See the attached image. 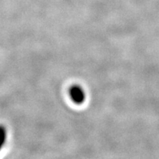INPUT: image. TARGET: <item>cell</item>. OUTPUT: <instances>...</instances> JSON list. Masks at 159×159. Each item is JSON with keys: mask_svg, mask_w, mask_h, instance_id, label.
I'll return each mask as SVG.
<instances>
[{"mask_svg": "<svg viewBox=\"0 0 159 159\" xmlns=\"http://www.w3.org/2000/svg\"><path fill=\"white\" fill-rule=\"evenodd\" d=\"M69 96L71 100L76 104H82L85 101V91L79 85H73L69 89Z\"/></svg>", "mask_w": 159, "mask_h": 159, "instance_id": "6da1fadb", "label": "cell"}, {"mask_svg": "<svg viewBox=\"0 0 159 159\" xmlns=\"http://www.w3.org/2000/svg\"><path fill=\"white\" fill-rule=\"evenodd\" d=\"M7 140V130L2 125H0V150L2 149Z\"/></svg>", "mask_w": 159, "mask_h": 159, "instance_id": "7a4b0ae2", "label": "cell"}]
</instances>
